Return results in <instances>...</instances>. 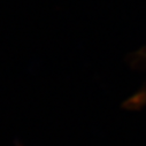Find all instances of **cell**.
I'll return each instance as SVG.
<instances>
[{
  "mask_svg": "<svg viewBox=\"0 0 146 146\" xmlns=\"http://www.w3.org/2000/svg\"><path fill=\"white\" fill-rule=\"evenodd\" d=\"M144 102H146V88H145L143 93H137L131 100H129L127 102V105H129L130 108H132V107H136V106L140 107Z\"/></svg>",
  "mask_w": 146,
  "mask_h": 146,
  "instance_id": "cell-1",
  "label": "cell"
}]
</instances>
